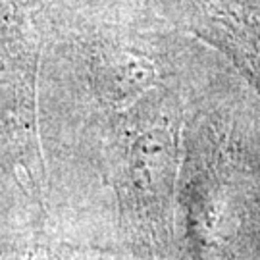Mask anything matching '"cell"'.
<instances>
[{
  "mask_svg": "<svg viewBox=\"0 0 260 260\" xmlns=\"http://www.w3.org/2000/svg\"><path fill=\"white\" fill-rule=\"evenodd\" d=\"M154 64L131 50H110L99 58L96 79L104 96L116 106L139 101L154 83Z\"/></svg>",
  "mask_w": 260,
  "mask_h": 260,
  "instance_id": "obj_1",
  "label": "cell"
},
{
  "mask_svg": "<svg viewBox=\"0 0 260 260\" xmlns=\"http://www.w3.org/2000/svg\"><path fill=\"white\" fill-rule=\"evenodd\" d=\"M243 54H245V64L251 70L254 81L260 87V45L256 43H249L243 47Z\"/></svg>",
  "mask_w": 260,
  "mask_h": 260,
  "instance_id": "obj_2",
  "label": "cell"
}]
</instances>
